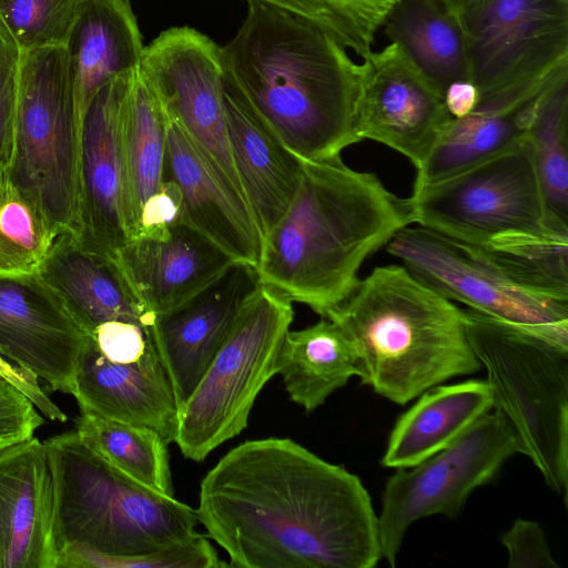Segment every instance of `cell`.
Here are the masks:
<instances>
[{"instance_id": "6da1fadb", "label": "cell", "mask_w": 568, "mask_h": 568, "mask_svg": "<svg viewBox=\"0 0 568 568\" xmlns=\"http://www.w3.org/2000/svg\"><path fill=\"white\" fill-rule=\"evenodd\" d=\"M236 568H372L378 517L361 479L290 438L247 440L204 476L196 508Z\"/></svg>"}, {"instance_id": "7a4b0ae2", "label": "cell", "mask_w": 568, "mask_h": 568, "mask_svg": "<svg viewBox=\"0 0 568 568\" xmlns=\"http://www.w3.org/2000/svg\"><path fill=\"white\" fill-rule=\"evenodd\" d=\"M235 36L221 47L224 79L298 159L323 160L359 142L361 65L316 23L246 0Z\"/></svg>"}, {"instance_id": "3957f363", "label": "cell", "mask_w": 568, "mask_h": 568, "mask_svg": "<svg viewBox=\"0 0 568 568\" xmlns=\"http://www.w3.org/2000/svg\"><path fill=\"white\" fill-rule=\"evenodd\" d=\"M412 224L407 199L374 173L341 155L302 160L296 192L264 235L255 268L262 285L327 317L358 285L366 258Z\"/></svg>"}, {"instance_id": "277c9868", "label": "cell", "mask_w": 568, "mask_h": 568, "mask_svg": "<svg viewBox=\"0 0 568 568\" xmlns=\"http://www.w3.org/2000/svg\"><path fill=\"white\" fill-rule=\"evenodd\" d=\"M326 318L354 346L362 383L398 405L481 368L463 310L404 265L375 267Z\"/></svg>"}, {"instance_id": "5b68a950", "label": "cell", "mask_w": 568, "mask_h": 568, "mask_svg": "<svg viewBox=\"0 0 568 568\" xmlns=\"http://www.w3.org/2000/svg\"><path fill=\"white\" fill-rule=\"evenodd\" d=\"M43 444L59 554L82 549L116 558L142 556L197 534L196 509L130 478L87 446L75 430Z\"/></svg>"}, {"instance_id": "8992f818", "label": "cell", "mask_w": 568, "mask_h": 568, "mask_svg": "<svg viewBox=\"0 0 568 568\" xmlns=\"http://www.w3.org/2000/svg\"><path fill=\"white\" fill-rule=\"evenodd\" d=\"M470 347L486 369L494 408L514 429L547 486H568V348L471 308H462Z\"/></svg>"}, {"instance_id": "52a82bcc", "label": "cell", "mask_w": 568, "mask_h": 568, "mask_svg": "<svg viewBox=\"0 0 568 568\" xmlns=\"http://www.w3.org/2000/svg\"><path fill=\"white\" fill-rule=\"evenodd\" d=\"M81 134L73 72L64 47L21 52L13 180L42 207L59 233L80 236Z\"/></svg>"}, {"instance_id": "ba28073f", "label": "cell", "mask_w": 568, "mask_h": 568, "mask_svg": "<svg viewBox=\"0 0 568 568\" xmlns=\"http://www.w3.org/2000/svg\"><path fill=\"white\" fill-rule=\"evenodd\" d=\"M293 318V302L261 284L179 409L174 443L185 458L201 463L246 428L258 393L277 372L281 345Z\"/></svg>"}, {"instance_id": "9c48e42d", "label": "cell", "mask_w": 568, "mask_h": 568, "mask_svg": "<svg viewBox=\"0 0 568 568\" xmlns=\"http://www.w3.org/2000/svg\"><path fill=\"white\" fill-rule=\"evenodd\" d=\"M414 223L463 244L568 226L547 204L527 135L514 146L407 197Z\"/></svg>"}, {"instance_id": "30bf717a", "label": "cell", "mask_w": 568, "mask_h": 568, "mask_svg": "<svg viewBox=\"0 0 568 568\" xmlns=\"http://www.w3.org/2000/svg\"><path fill=\"white\" fill-rule=\"evenodd\" d=\"M518 453L514 429L495 408L436 454L410 469L398 468L385 484L377 516L382 559L394 567L413 523L433 515L458 516L468 496Z\"/></svg>"}, {"instance_id": "8fae6325", "label": "cell", "mask_w": 568, "mask_h": 568, "mask_svg": "<svg viewBox=\"0 0 568 568\" xmlns=\"http://www.w3.org/2000/svg\"><path fill=\"white\" fill-rule=\"evenodd\" d=\"M386 250L450 301L568 348V301L516 285L459 243L422 226L403 227Z\"/></svg>"}, {"instance_id": "7c38bea8", "label": "cell", "mask_w": 568, "mask_h": 568, "mask_svg": "<svg viewBox=\"0 0 568 568\" xmlns=\"http://www.w3.org/2000/svg\"><path fill=\"white\" fill-rule=\"evenodd\" d=\"M458 18L479 99L568 65V0H478Z\"/></svg>"}, {"instance_id": "4fadbf2b", "label": "cell", "mask_w": 568, "mask_h": 568, "mask_svg": "<svg viewBox=\"0 0 568 568\" xmlns=\"http://www.w3.org/2000/svg\"><path fill=\"white\" fill-rule=\"evenodd\" d=\"M220 50L221 45L204 33L190 27H173L144 48L138 72L164 111L245 199L229 144Z\"/></svg>"}, {"instance_id": "5bb4252c", "label": "cell", "mask_w": 568, "mask_h": 568, "mask_svg": "<svg viewBox=\"0 0 568 568\" xmlns=\"http://www.w3.org/2000/svg\"><path fill=\"white\" fill-rule=\"evenodd\" d=\"M362 59L356 105L359 141L382 143L420 169L452 119L444 93L397 42Z\"/></svg>"}, {"instance_id": "9a60e30c", "label": "cell", "mask_w": 568, "mask_h": 568, "mask_svg": "<svg viewBox=\"0 0 568 568\" xmlns=\"http://www.w3.org/2000/svg\"><path fill=\"white\" fill-rule=\"evenodd\" d=\"M260 286L253 265L234 262L189 300L154 315L152 336L179 409L194 392L241 311Z\"/></svg>"}, {"instance_id": "2e32d148", "label": "cell", "mask_w": 568, "mask_h": 568, "mask_svg": "<svg viewBox=\"0 0 568 568\" xmlns=\"http://www.w3.org/2000/svg\"><path fill=\"white\" fill-rule=\"evenodd\" d=\"M89 338L37 274L0 277V354L6 359L73 396Z\"/></svg>"}, {"instance_id": "e0dca14e", "label": "cell", "mask_w": 568, "mask_h": 568, "mask_svg": "<svg viewBox=\"0 0 568 568\" xmlns=\"http://www.w3.org/2000/svg\"><path fill=\"white\" fill-rule=\"evenodd\" d=\"M136 71L119 75L99 90L81 130L79 237L110 256L130 240L121 135L123 106Z\"/></svg>"}, {"instance_id": "ac0fdd59", "label": "cell", "mask_w": 568, "mask_h": 568, "mask_svg": "<svg viewBox=\"0 0 568 568\" xmlns=\"http://www.w3.org/2000/svg\"><path fill=\"white\" fill-rule=\"evenodd\" d=\"M54 494L37 437L0 450V568H58Z\"/></svg>"}, {"instance_id": "d6986e66", "label": "cell", "mask_w": 568, "mask_h": 568, "mask_svg": "<svg viewBox=\"0 0 568 568\" xmlns=\"http://www.w3.org/2000/svg\"><path fill=\"white\" fill-rule=\"evenodd\" d=\"M165 114L164 179L173 180L181 190L186 224L235 261L256 267L263 237L250 205L220 175L184 128Z\"/></svg>"}, {"instance_id": "ffe728a7", "label": "cell", "mask_w": 568, "mask_h": 568, "mask_svg": "<svg viewBox=\"0 0 568 568\" xmlns=\"http://www.w3.org/2000/svg\"><path fill=\"white\" fill-rule=\"evenodd\" d=\"M73 396L80 410L151 428L168 444L176 438L179 406L156 347L133 358L111 361L90 335Z\"/></svg>"}, {"instance_id": "44dd1931", "label": "cell", "mask_w": 568, "mask_h": 568, "mask_svg": "<svg viewBox=\"0 0 568 568\" xmlns=\"http://www.w3.org/2000/svg\"><path fill=\"white\" fill-rule=\"evenodd\" d=\"M112 258L131 293L153 316L185 302L237 262L185 223L165 237L130 240Z\"/></svg>"}, {"instance_id": "7402d4cb", "label": "cell", "mask_w": 568, "mask_h": 568, "mask_svg": "<svg viewBox=\"0 0 568 568\" xmlns=\"http://www.w3.org/2000/svg\"><path fill=\"white\" fill-rule=\"evenodd\" d=\"M565 71L568 65L524 85L479 99L468 115L452 118L423 166L416 170L413 191L456 174L525 139L544 97Z\"/></svg>"}, {"instance_id": "603a6c76", "label": "cell", "mask_w": 568, "mask_h": 568, "mask_svg": "<svg viewBox=\"0 0 568 568\" xmlns=\"http://www.w3.org/2000/svg\"><path fill=\"white\" fill-rule=\"evenodd\" d=\"M37 275L89 334L112 320L152 325L154 316L131 293L112 256L74 234L57 237Z\"/></svg>"}, {"instance_id": "cb8c5ba5", "label": "cell", "mask_w": 568, "mask_h": 568, "mask_svg": "<svg viewBox=\"0 0 568 568\" xmlns=\"http://www.w3.org/2000/svg\"><path fill=\"white\" fill-rule=\"evenodd\" d=\"M223 98L233 163L264 237L296 192L302 160L256 116L224 78Z\"/></svg>"}, {"instance_id": "d4e9b609", "label": "cell", "mask_w": 568, "mask_h": 568, "mask_svg": "<svg viewBox=\"0 0 568 568\" xmlns=\"http://www.w3.org/2000/svg\"><path fill=\"white\" fill-rule=\"evenodd\" d=\"M65 50L73 72L81 134L87 110L99 90L139 69L144 45L131 0H81Z\"/></svg>"}, {"instance_id": "484cf974", "label": "cell", "mask_w": 568, "mask_h": 568, "mask_svg": "<svg viewBox=\"0 0 568 568\" xmlns=\"http://www.w3.org/2000/svg\"><path fill=\"white\" fill-rule=\"evenodd\" d=\"M419 396L394 425L382 458L383 466H415L445 448L494 408L491 389L483 379L438 384Z\"/></svg>"}, {"instance_id": "4316f807", "label": "cell", "mask_w": 568, "mask_h": 568, "mask_svg": "<svg viewBox=\"0 0 568 568\" xmlns=\"http://www.w3.org/2000/svg\"><path fill=\"white\" fill-rule=\"evenodd\" d=\"M358 373L354 346L334 321L322 317L311 326L286 332L276 374L290 398L307 412L323 405Z\"/></svg>"}, {"instance_id": "83f0119b", "label": "cell", "mask_w": 568, "mask_h": 568, "mask_svg": "<svg viewBox=\"0 0 568 568\" xmlns=\"http://www.w3.org/2000/svg\"><path fill=\"white\" fill-rule=\"evenodd\" d=\"M383 27L443 93L450 83L469 80L464 29L443 0H397Z\"/></svg>"}, {"instance_id": "f1b7e54d", "label": "cell", "mask_w": 568, "mask_h": 568, "mask_svg": "<svg viewBox=\"0 0 568 568\" xmlns=\"http://www.w3.org/2000/svg\"><path fill=\"white\" fill-rule=\"evenodd\" d=\"M121 143L132 240L138 233L142 205L164 180L166 155V114L138 71L123 106Z\"/></svg>"}, {"instance_id": "f546056e", "label": "cell", "mask_w": 568, "mask_h": 568, "mask_svg": "<svg viewBox=\"0 0 568 568\" xmlns=\"http://www.w3.org/2000/svg\"><path fill=\"white\" fill-rule=\"evenodd\" d=\"M459 244L516 285L568 301V226L511 232L480 244Z\"/></svg>"}, {"instance_id": "4dcf8cb0", "label": "cell", "mask_w": 568, "mask_h": 568, "mask_svg": "<svg viewBox=\"0 0 568 568\" xmlns=\"http://www.w3.org/2000/svg\"><path fill=\"white\" fill-rule=\"evenodd\" d=\"M80 439L110 465L166 496H174L168 443L153 429L80 410Z\"/></svg>"}, {"instance_id": "1f68e13d", "label": "cell", "mask_w": 568, "mask_h": 568, "mask_svg": "<svg viewBox=\"0 0 568 568\" xmlns=\"http://www.w3.org/2000/svg\"><path fill=\"white\" fill-rule=\"evenodd\" d=\"M60 234L9 168L0 166V277L38 274Z\"/></svg>"}, {"instance_id": "d6a6232c", "label": "cell", "mask_w": 568, "mask_h": 568, "mask_svg": "<svg viewBox=\"0 0 568 568\" xmlns=\"http://www.w3.org/2000/svg\"><path fill=\"white\" fill-rule=\"evenodd\" d=\"M528 136L548 207L568 222V71L547 91Z\"/></svg>"}, {"instance_id": "836d02e7", "label": "cell", "mask_w": 568, "mask_h": 568, "mask_svg": "<svg viewBox=\"0 0 568 568\" xmlns=\"http://www.w3.org/2000/svg\"><path fill=\"white\" fill-rule=\"evenodd\" d=\"M296 13L363 58L397 0H260Z\"/></svg>"}, {"instance_id": "e575fe53", "label": "cell", "mask_w": 568, "mask_h": 568, "mask_svg": "<svg viewBox=\"0 0 568 568\" xmlns=\"http://www.w3.org/2000/svg\"><path fill=\"white\" fill-rule=\"evenodd\" d=\"M81 0H0V20L21 52L65 47Z\"/></svg>"}, {"instance_id": "d590c367", "label": "cell", "mask_w": 568, "mask_h": 568, "mask_svg": "<svg viewBox=\"0 0 568 568\" xmlns=\"http://www.w3.org/2000/svg\"><path fill=\"white\" fill-rule=\"evenodd\" d=\"M21 51L0 20V166L10 164L19 92Z\"/></svg>"}, {"instance_id": "8d00e7d4", "label": "cell", "mask_w": 568, "mask_h": 568, "mask_svg": "<svg viewBox=\"0 0 568 568\" xmlns=\"http://www.w3.org/2000/svg\"><path fill=\"white\" fill-rule=\"evenodd\" d=\"M43 423L29 397L0 377V450L33 437Z\"/></svg>"}, {"instance_id": "74e56055", "label": "cell", "mask_w": 568, "mask_h": 568, "mask_svg": "<svg viewBox=\"0 0 568 568\" xmlns=\"http://www.w3.org/2000/svg\"><path fill=\"white\" fill-rule=\"evenodd\" d=\"M182 223L186 224L181 190L173 180L164 179L159 190L142 205L134 239L165 237Z\"/></svg>"}, {"instance_id": "f35d334b", "label": "cell", "mask_w": 568, "mask_h": 568, "mask_svg": "<svg viewBox=\"0 0 568 568\" xmlns=\"http://www.w3.org/2000/svg\"><path fill=\"white\" fill-rule=\"evenodd\" d=\"M501 544L508 550L509 568H558L545 532L537 521L517 519L501 535Z\"/></svg>"}, {"instance_id": "ab89813d", "label": "cell", "mask_w": 568, "mask_h": 568, "mask_svg": "<svg viewBox=\"0 0 568 568\" xmlns=\"http://www.w3.org/2000/svg\"><path fill=\"white\" fill-rule=\"evenodd\" d=\"M0 377L14 385L24 395H27L44 417L53 422H67V415L40 387L38 377L9 362L1 354Z\"/></svg>"}, {"instance_id": "60d3db41", "label": "cell", "mask_w": 568, "mask_h": 568, "mask_svg": "<svg viewBox=\"0 0 568 568\" xmlns=\"http://www.w3.org/2000/svg\"><path fill=\"white\" fill-rule=\"evenodd\" d=\"M479 101V92L469 80L450 83L444 92V102L452 118L460 119L475 110Z\"/></svg>"}, {"instance_id": "b9f144b4", "label": "cell", "mask_w": 568, "mask_h": 568, "mask_svg": "<svg viewBox=\"0 0 568 568\" xmlns=\"http://www.w3.org/2000/svg\"><path fill=\"white\" fill-rule=\"evenodd\" d=\"M452 12L459 17L478 0H443Z\"/></svg>"}]
</instances>
